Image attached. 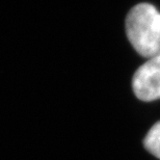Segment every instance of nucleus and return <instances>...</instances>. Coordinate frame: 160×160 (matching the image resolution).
Instances as JSON below:
<instances>
[{"mask_svg": "<svg viewBox=\"0 0 160 160\" xmlns=\"http://www.w3.org/2000/svg\"><path fill=\"white\" fill-rule=\"evenodd\" d=\"M132 88L142 101L160 99V55L148 59L136 70L132 78Z\"/></svg>", "mask_w": 160, "mask_h": 160, "instance_id": "f03ea898", "label": "nucleus"}, {"mask_svg": "<svg viewBox=\"0 0 160 160\" xmlns=\"http://www.w3.org/2000/svg\"><path fill=\"white\" fill-rule=\"evenodd\" d=\"M143 146L147 151L160 159V122L155 123L148 131L143 139Z\"/></svg>", "mask_w": 160, "mask_h": 160, "instance_id": "7ed1b4c3", "label": "nucleus"}, {"mask_svg": "<svg viewBox=\"0 0 160 160\" xmlns=\"http://www.w3.org/2000/svg\"><path fill=\"white\" fill-rule=\"evenodd\" d=\"M126 33L136 52L146 58L160 55V12L149 3H139L126 18Z\"/></svg>", "mask_w": 160, "mask_h": 160, "instance_id": "f257e3e1", "label": "nucleus"}]
</instances>
